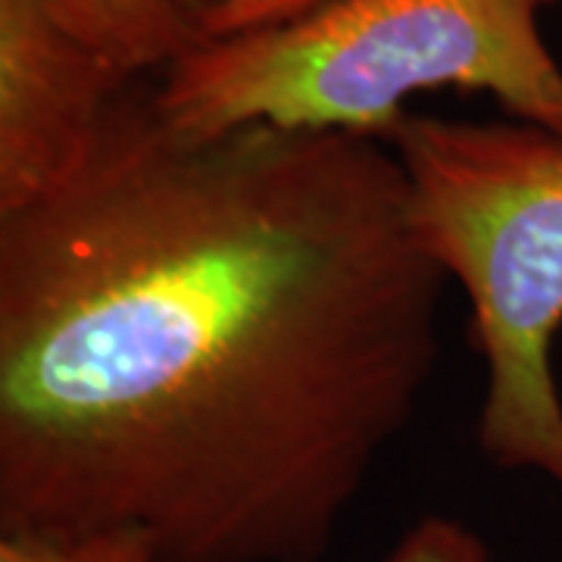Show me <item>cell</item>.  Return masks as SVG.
Returning <instances> with one entry per match:
<instances>
[{
  "label": "cell",
  "instance_id": "cell-1",
  "mask_svg": "<svg viewBox=\"0 0 562 562\" xmlns=\"http://www.w3.org/2000/svg\"><path fill=\"white\" fill-rule=\"evenodd\" d=\"M450 279L382 138H184L154 85L0 216V535L322 562L441 360Z\"/></svg>",
  "mask_w": 562,
  "mask_h": 562
},
{
  "label": "cell",
  "instance_id": "cell-2",
  "mask_svg": "<svg viewBox=\"0 0 562 562\" xmlns=\"http://www.w3.org/2000/svg\"><path fill=\"white\" fill-rule=\"evenodd\" d=\"M553 0H325L301 16L201 38L154 81L184 138L250 125L387 138L406 101L462 88L562 135V66L541 35Z\"/></svg>",
  "mask_w": 562,
  "mask_h": 562
},
{
  "label": "cell",
  "instance_id": "cell-3",
  "mask_svg": "<svg viewBox=\"0 0 562 562\" xmlns=\"http://www.w3.org/2000/svg\"><path fill=\"white\" fill-rule=\"evenodd\" d=\"M422 250L472 303L484 360L479 447L562 487V135L522 120L406 113L387 135Z\"/></svg>",
  "mask_w": 562,
  "mask_h": 562
},
{
  "label": "cell",
  "instance_id": "cell-4",
  "mask_svg": "<svg viewBox=\"0 0 562 562\" xmlns=\"http://www.w3.org/2000/svg\"><path fill=\"white\" fill-rule=\"evenodd\" d=\"M132 81L47 0H0V216L76 176Z\"/></svg>",
  "mask_w": 562,
  "mask_h": 562
},
{
  "label": "cell",
  "instance_id": "cell-5",
  "mask_svg": "<svg viewBox=\"0 0 562 562\" xmlns=\"http://www.w3.org/2000/svg\"><path fill=\"white\" fill-rule=\"evenodd\" d=\"M47 7L128 79L162 76L203 38L184 0H47Z\"/></svg>",
  "mask_w": 562,
  "mask_h": 562
},
{
  "label": "cell",
  "instance_id": "cell-6",
  "mask_svg": "<svg viewBox=\"0 0 562 562\" xmlns=\"http://www.w3.org/2000/svg\"><path fill=\"white\" fill-rule=\"evenodd\" d=\"M0 562H162L140 531L110 528L81 535H0Z\"/></svg>",
  "mask_w": 562,
  "mask_h": 562
},
{
  "label": "cell",
  "instance_id": "cell-7",
  "mask_svg": "<svg viewBox=\"0 0 562 562\" xmlns=\"http://www.w3.org/2000/svg\"><path fill=\"white\" fill-rule=\"evenodd\" d=\"M384 562H494L475 528L450 516H425L403 531Z\"/></svg>",
  "mask_w": 562,
  "mask_h": 562
},
{
  "label": "cell",
  "instance_id": "cell-8",
  "mask_svg": "<svg viewBox=\"0 0 562 562\" xmlns=\"http://www.w3.org/2000/svg\"><path fill=\"white\" fill-rule=\"evenodd\" d=\"M319 3L325 0H225L220 10H213L201 22V35L216 38V35H232V32H247V29H260V25H272V22L294 20Z\"/></svg>",
  "mask_w": 562,
  "mask_h": 562
},
{
  "label": "cell",
  "instance_id": "cell-9",
  "mask_svg": "<svg viewBox=\"0 0 562 562\" xmlns=\"http://www.w3.org/2000/svg\"><path fill=\"white\" fill-rule=\"evenodd\" d=\"M188 7H191V13L198 16V22L203 20V13H206V0H184Z\"/></svg>",
  "mask_w": 562,
  "mask_h": 562
},
{
  "label": "cell",
  "instance_id": "cell-10",
  "mask_svg": "<svg viewBox=\"0 0 562 562\" xmlns=\"http://www.w3.org/2000/svg\"><path fill=\"white\" fill-rule=\"evenodd\" d=\"M222 3H225V0H206V13H203V20H206V16H210L213 10H220ZM203 20H201V22H203Z\"/></svg>",
  "mask_w": 562,
  "mask_h": 562
}]
</instances>
